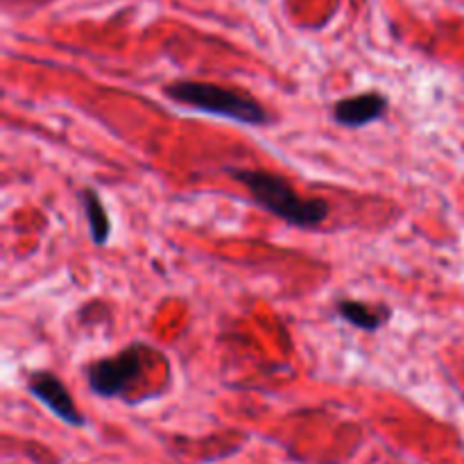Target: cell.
Here are the masks:
<instances>
[{
  "label": "cell",
  "mask_w": 464,
  "mask_h": 464,
  "mask_svg": "<svg viewBox=\"0 0 464 464\" xmlns=\"http://www.w3.org/2000/svg\"><path fill=\"white\" fill-rule=\"evenodd\" d=\"M231 177L249 190L254 202L279 220L299 229H315L329 218V204L320 198H302L285 177L258 168H234Z\"/></svg>",
  "instance_id": "1"
},
{
  "label": "cell",
  "mask_w": 464,
  "mask_h": 464,
  "mask_svg": "<svg viewBox=\"0 0 464 464\" xmlns=\"http://www.w3.org/2000/svg\"><path fill=\"white\" fill-rule=\"evenodd\" d=\"M163 93L177 104L227 118V121L243 122V125L263 127L270 122V111L263 107V102L238 89H227L211 82L179 80L163 86Z\"/></svg>",
  "instance_id": "2"
},
{
  "label": "cell",
  "mask_w": 464,
  "mask_h": 464,
  "mask_svg": "<svg viewBox=\"0 0 464 464\" xmlns=\"http://www.w3.org/2000/svg\"><path fill=\"white\" fill-rule=\"evenodd\" d=\"M143 352H148L145 344H131L113 356L91 362L84 370L89 388L102 399H116L125 394L143 372Z\"/></svg>",
  "instance_id": "3"
},
{
  "label": "cell",
  "mask_w": 464,
  "mask_h": 464,
  "mask_svg": "<svg viewBox=\"0 0 464 464\" xmlns=\"http://www.w3.org/2000/svg\"><path fill=\"white\" fill-rule=\"evenodd\" d=\"M27 390H30L32 397L36 401L44 403L50 412H53L57 420H62L63 424L75 426V429H82L86 424V417L82 415L80 406L75 403V399L71 397L66 385L62 383L57 374L45 370H36L27 374Z\"/></svg>",
  "instance_id": "4"
},
{
  "label": "cell",
  "mask_w": 464,
  "mask_h": 464,
  "mask_svg": "<svg viewBox=\"0 0 464 464\" xmlns=\"http://www.w3.org/2000/svg\"><path fill=\"white\" fill-rule=\"evenodd\" d=\"M388 98L383 93H358L352 98H343L334 104L331 109V116L338 125L349 127V130H358V127H365L370 122L381 121V118L388 113Z\"/></svg>",
  "instance_id": "5"
},
{
  "label": "cell",
  "mask_w": 464,
  "mask_h": 464,
  "mask_svg": "<svg viewBox=\"0 0 464 464\" xmlns=\"http://www.w3.org/2000/svg\"><path fill=\"white\" fill-rule=\"evenodd\" d=\"M335 313L343 317L344 322H349L356 329L367 331V334H374V331L383 329L385 324L392 317V311H390L385 304L381 306H372L367 302H356V299H340L335 304Z\"/></svg>",
  "instance_id": "6"
},
{
  "label": "cell",
  "mask_w": 464,
  "mask_h": 464,
  "mask_svg": "<svg viewBox=\"0 0 464 464\" xmlns=\"http://www.w3.org/2000/svg\"><path fill=\"white\" fill-rule=\"evenodd\" d=\"M82 207H84L86 222H89V236L93 240V245L102 247L111 238V220H109V213L104 208L102 199H100L98 190L84 188L80 193Z\"/></svg>",
  "instance_id": "7"
}]
</instances>
